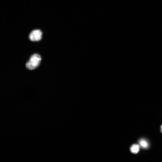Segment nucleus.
I'll return each mask as SVG.
<instances>
[{
	"instance_id": "f257e3e1",
	"label": "nucleus",
	"mask_w": 162,
	"mask_h": 162,
	"mask_svg": "<svg viewBox=\"0 0 162 162\" xmlns=\"http://www.w3.org/2000/svg\"><path fill=\"white\" fill-rule=\"evenodd\" d=\"M41 60V58L39 54H35L33 55L26 64L27 68L30 70L36 68L40 64Z\"/></svg>"
},
{
	"instance_id": "f03ea898",
	"label": "nucleus",
	"mask_w": 162,
	"mask_h": 162,
	"mask_svg": "<svg viewBox=\"0 0 162 162\" xmlns=\"http://www.w3.org/2000/svg\"><path fill=\"white\" fill-rule=\"evenodd\" d=\"M42 32L40 30H36L32 31L29 36L30 39L32 41H38L42 38Z\"/></svg>"
},
{
	"instance_id": "7ed1b4c3",
	"label": "nucleus",
	"mask_w": 162,
	"mask_h": 162,
	"mask_svg": "<svg viewBox=\"0 0 162 162\" xmlns=\"http://www.w3.org/2000/svg\"><path fill=\"white\" fill-rule=\"evenodd\" d=\"M140 150V147L139 145L134 144L132 145L130 148L131 152L134 154H137Z\"/></svg>"
},
{
	"instance_id": "20e7f679",
	"label": "nucleus",
	"mask_w": 162,
	"mask_h": 162,
	"mask_svg": "<svg viewBox=\"0 0 162 162\" xmlns=\"http://www.w3.org/2000/svg\"><path fill=\"white\" fill-rule=\"evenodd\" d=\"M140 146L143 148L147 149L149 145L147 142L144 139H141L139 142Z\"/></svg>"
},
{
	"instance_id": "39448f33",
	"label": "nucleus",
	"mask_w": 162,
	"mask_h": 162,
	"mask_svg": "<svg viewBox=\"0 0 162 162\" xmlns=\"http://www.w3.org/2000/svg\"><path fill=\"white\" fill-rule=\"evenodd\" d=\"M161 131L162 133V125L161 126Z\"/></svg>"
}]
</instances>
